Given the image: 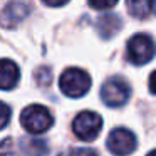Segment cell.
<instances>
[{"label":"cell","mask_w":156,"mask_h":156,"mask_svg":"<svg viewBox=\"0 0 156 156\" xmlns=\"http://www.w3.org/2000/svg\"><path fill=\"white\" fill-rule=\"evenodd\" d=\"M20 124L30 134H42L54 124V116L45 106L30 104L20 112Z\"/></svg>","instance_id":"6da1fadb"},{"label":"cell","mask_w":156,"mask_h":156,"mask_svg":"<svg viewBox=\"0 0 156 156\" xmlns=\"http://www.w3.org/2000/svg\"><path fill=\"white\" fill-rule=\"evenodd\" d=\"M59 87L67 98H82L91 89V77L79 67H69L59 79Z\"/></svg>","instance_id":"7a4b0ae2"},{"label":"cell","mask_w":156,"mask_h":156,"mask_svg":"<svg viewBox=\"0 0 156 156\" xmlns=\"http://www.w3.org/2000/svg\"><path fill=\"white\" fill-rule=\"evenodd\" d=\"M156 45L153 42V39L148 34H136L129 39L128 42V61L133 62L134 66H144L146 62H149L154 57Z\"/></svg>","instance_id":"3957f363"},{"label":"cell","mask_w":156,"mask_h":156,"mask_svg":"<svg viewBox=\"0 0 156 156\" xmlns=\"http://www.w3.org/2000/svg\"><path fill=\"white\" fill-rule=\"evenodd\" d=\"M131 96V87L122 77H109L101 87V99L109 108H119L128 102Z\"/></svg>","instance_id":"277c9868"},{"label":"cell","mask_w":156,"mask_h":156,"mask_svg":"<svg viewBox=\"0 0 156 156\" xmlns=\"http://www.w3.org/2000/svg\"><path fill=\"white\" fill-rule=\"evenodd\" d=\"M102 128V118L98 112L82 111L72 121V131L81 141H94Z\"/></svg>","instance_id":"5b68a950"},{"label":"cell","mask_w":156,"mask_h":156,"mask_svg":"<svg viewBox=\"0 0 156 156\" xmlns=\"http://www.w3.org/2000/svg\"><path fill=\"white\" fill-rule=\"evenodd\" d=\"M30 14V5L27 0H10L0 12V27L15 29Z\"/></svg>","instance_id":"8992f818"},{"label":"cell","mask_w":156,"mask_h":156,"mask_svg":"<svg viewBox=\"0 0 156 156\" xmlns=\"http://www.w3.org/2000/svg\"><path fill=\"white\" fill-rule=\"evenodd\" d=\"M108 149L116 156H128L136 149V136L126 128L112 129L108 136Z\"/></svg>","instance_id":"52a82bcc"},{"label":"cell","mask_w":156,"mask_h":156,"mask_svg":"<svg viewBox=\"0 0 156 156\" xmlns=\"http://www.w3.org/2000/svg\"><path fill=\"white\" fill-rule=\"evenodd\" d=\"M20 79V69L10 59H0V89L2 91H12L19 84Z\"/></svg>","instance_id":"ba28073f"},{"label":"cell","mask_w":156,"mask_h":156,"mask_svg":"<svg viewBox=\"0 0 156 156\" xmlns=\"http://www.w3.org/2000/svg\"><path fill=\"white\" fill-rule=\"evenodd\" d=\"M121 25H122V22L116 14H106L98 19L96 27H98V32L102 39H111L119 32Z\"/></svg>","instance_id":"9c48e42d"},{"label":"cell","mask_w":156,"mask_h":156,"mask_svg":"<svg viewBox=\"0 0 156 156\" xmlns=\"http://www.w3.org/2000/svg\"><path fill=\"white\" fill-rule=\"evenodd\" d=\"M19 148L24 156H45L49 151L47 143L37 138H22L19 141Z\"/></svg>","instance_id":"30bf717a"},{"label":"cell","mask_w":156,"mask_h":156,"mask_svg":"<svg viewBox=\"0 0 156 156\" xmlns=\"http://www.w3.org/2000/svg\"><path fill=\"white\" fill-rule=\"evenodd\" d=\"M128 12L136 19H146L151 12V0H128Z\"/></svg>","instance_id":"8fae6325"},{"label":"cell","mask_w":156,"mask_h":156,"mask_svg":"<svg viewBox=\"0 0 156 156\" xmlns=\"http://www.w3.org/2000/svg\"><path fill=\"white\" fill-rule=\"evenodd\" d=\"M35 81L39 86H49L52 81V71L49 67H39L35 71Z\"/></svg>","instance_id":"7c38bea8"},{"label":"cell","mask_w":156,"mask_h":156,"mask_svg":"<svg viewBox=\"0 0 156 156\" xmlns=\"http://www.w3.org/2000/svg\"><path fill=\"white\" fill-rule=\"evenodd\" d=\"M0 156H19L17 148L10 138L0 141Z\"/></svg>","instance_id":"4fadbf2b"},{"label":"cell","mask_w":156,"mask_h":156,"mask_svg":"<svg viewBox=\"0 0 156 156\" xmlns=\"http://www.w3.org/2000/svg\"><path fill=\"white\" fill-rule=\"evenodd\" d=\"M118 4V0H89V5L96 10H108Z\"/></svg>","instance_id":"5bb4252c"},{"label":"cell","mask_w":156,"mask_h":156,"mask_svg":"<svg viewBox=\"0 0 156 156\" xmlns=\"http://www.w3.org/2000/svg\"><path fill=\"white\" fill-rule=\"evenodd\" d=\"M10 114H12L10 108H9L5 102L0 101V131L9 124V121H10Z\"/></svg>","instance_id":"9a60e30c"},{"label":"cell","mask_w":156,"mask_h":156,"mask_svg":"<svg viewBox=\"0 0 156 156\" xmlns=\"http://www.w3.org/2000/svg\"><path fill=\"white\" fill-rule=\"evenodd\" d=\"M67 156H98V153L91 148H74L69 151Z\"/></svg>","instance_id":"2e32d148"},{"label":"cell","mask_w":156,"mask_h":156,"mask_svg":"<svg viewBox=\"0 0 156 156\" xmlns=\"http://www.w3.org/2000/svg\"><path fill=\"white\" fill-rule=\"evenodd\" d=\"M45 5H49V7H62V5H66L69 2V0H42Z\"/></svg>","instance_id":"e0dca14e"},{"label":"cell","mask_w":156,"mask_h":156,"mask_svg":"<svg viewBox=\"0 0 156 156\" xmlns=\"http://www.w3.org/2000/svg\"><path fill=\"white\" fill-rule=\"evenodd\" d=\"M149 91L156 94V71L151 72V76H149Z\"/></svg>","instance_id":"ac0fdd59"},{"label":"cell","mask_w":156,"mask_h":156,"mask_svg":"<svg viewBox=\"0 0 156 156\" xmlns=\"http://www.w3.org/2000/svg\"><path fill=\"white\" fill-rule=\"evenodd\" d=\"M151 5H153V9H154V12H156V0H151Z\"/></svg>","instance_id":"d6986e66"},{"label":"cell","mask_w":156,"mask_h":156,"mask_svg":"<svg viewBox=\"0 0 156 156\" xmlns=\"http://www.w3.org/2000/svg\"><path fill=\"white\" fill-rule=\"evenodd\" d=\"M148 156H156V149H153V151L151 153H149V154Z\"/></svg>","instance_id":"ffe728a7"}]
</instances>
